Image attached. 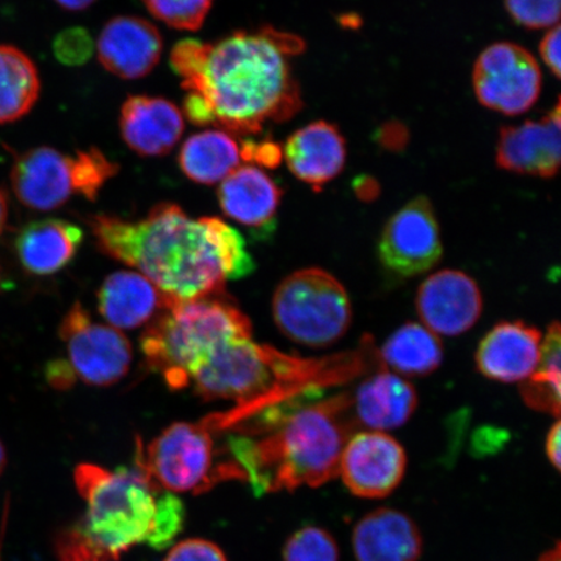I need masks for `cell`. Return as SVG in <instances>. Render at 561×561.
Wrapping results in <instances>:
<instances>
[{"instance_id":"obj_21","label":"cell","mask_w":561,"mask_h":561,"mask_svg":"<svg viewBox=\"0 0 561 561\" xmlns=\"http://www.w3.org/2000/svg\"><path fill=\"white\" fill-rule=\"evenodd\" d=\"M353 546L357 561H419L423 539L403 512L380 508L356 524Z\"/></svg>"},{"instance_id":"obj_16","label":"cell","mask_w":561,"mask_h":561,"mask_svg":"<svg viewBox=\"0 0 561 561\" xmlns=\"http://www.w3.org/2000/svg\"><path fill=\"white\" fill-rule=\"evenodd\" d=\"M98 59L110 73L136 80L152 72L163 53L157 26L142 18L118 16L104 25L96 42Z\"/></svg>"},{"instance_id":"obj_11","label":"cell","mask_w":561,"mask_h":561,"mask_svg":"<svg viewBox=\"0 0 561 561\" xmlns=\"http://www.w3.org/2000/svg\"><path fill=\"white\" fill-rule=\"evenodd\" d=\"M442 254L439 224L426 196H417L392 215L378 243L382 264L403 277L431 271Z\"/></svg>"},{"instance_id":"obj_20","label":"cell","mask_w":561,"mask_h":561,"mask_svg":"<svg viewBox=\"0 0 561 561\" xmlns=\"http://www.w3.org/2000/svg\"><path fill=\"white\" fill-rule=\"evenodd\" d=\"M350 398L356 425L383 433L403 426L419 402L415 388L390 370L366 378Z\"/></svg>"},{"instance_id":"obj_33","label":"cell","mask_w":561,"mask_h":561,"mask_svg":"<svg viewBox=\"0 0 561 561\" xmlns=\"http://www.w3.org/2000/svg\"><path fill=\"white\" fill-rule=\"evenodd\" d=\"M55 58L61 65L79 67L87 65L94 53V41L91 34L83 27H69L62 31L53 44Z\"/></svg>"},{"instance_id":"obj_37","label":"cell","mask_w":561,"mask_h":561,"mask_svg":"<svg viewBox=\"0 0 561 561\" xmlns=\"http://www.w3.org/2000/svg\"><path fill=\"white\" fill-rule=\"evenodd\" d=\"M46 378L53 388L67 390L73 385L76 376L68 362L55 360L46 368Z\"/></svg>"},{"instance_id":"obj_19","label":"cell","mask_w":561,"mask_h":561,"mask_svg":"<svg viewBox=\"0 0 561 561\" xmlns=\"http://www.w3.org/2000/svg\"><path fill=\"white\" fill-rule=\"evenodd\" d=\"M287 168L313 191H321L346 164L345 137L334 124L316 122L294 133L284 149Z\"/></svg>"},{"instance_id":"obj_42","label":"cell","mask_w":561,"mask_h":561,"mask_svg":"<svg viewBox=\"0 0 561 561\" xmlns=\"http://www.w3.org/2000/svg\"><path fill=\"white\" fill-rule=\"evenodd\" d=\"M5 466H7L5 448H4V445L2 444V440H0V476L3 474Z\"/></svg>"},{"instance_id":"obj_25","label":"cell","mask_w":561,"mask_h":561,"mask_svg":"<svg viewBox=\"0 0 561 561\" xmlns=\"http://www.w3.org/2000/svg\"><path fill=\"white\" fill-rule=\"evenodd\" d=\"M240 163V146L224 130H206L187 138L179 156L181 171L201 185L221 182Z\"/></svg>"},{"instance_id":"obj_17","label":"cell","mask_w":561,"mask_h":561,"mask_svg":"<svg viewBox=\"0 0 561 561\" xmlns=\"http://www.w3.org/2000/svg\"><path fill=\"white\" fill-rule=\"evenodd\" d=\"M542 333L523 321H504L483 336L476 354L477 369L490 380L524 382L539 362Z\"/></svg>"},{"instance_id":"obj_13","label":"cell","mask_w":561,"mask_h":561,"mask_svg":"<svg viewBox=\"0 0 561 561\" xmlns=\"http://www.w3.org/2000/svg\"><path fill=\"white\" fill-rule=\"evenodd\" d=\"M479 285L465 272L445 270L427 277L419 287L416 308L423 325L434 334L460 335L482 313Z\"/></svg>"},{"instance_id":"obj_15","label":"cell","mask_w":561,"mask_h":561,"mask_svg":"<svg viewBox=\"0 0 561 561\" xmlns=\"http://www.w3.org/2000/svg\"><path fill=\"white\" fill-rule=\"evenodd\" d=\"M560 103L541 122L504 126L496 163L508 172L551 179L559 171L561 151Z\"/></svg>"},{"instance_id":"obj_12","label":"cell","mask_w":561,"mask_h":561,"mask_svg":"<svg viewBox=\"0 0 561 561\" xmlns=\"http://www.w3.org/2000/svg\"><path fill=\"white\" fill-rule=\"evenodd\" d=\"M405 467L407 456L397 439L383 432L364 431L347 440L340 473L355 496L378 500L399 486Z\"/></svg>"},{"instance_id":"obj_2","label":"cell","mask_w":561,"mask_h":561,"mask_svg":"<svg viewBox=\"0 0 561 561\" xmlns=\"http://www.w3.org/2000/svg\"><path fill=\"white\" fill-rule=\"evenodd\" d=\"M301 50L294 35L264 27L236 32L216 44L184 39L171 66L186 93L208 105L216 126L231 136H257L265 125L290 121L301 95L289 56Z\"/></svg>"},{"instance_id":"obj_23","label":"cell","mask_w":561,"mask_h":561,"mask_svg":"<svg viewBox=\"0 0 561 561\" xmlns=\"http://www.w3.org/2000/svg\"><path fill=\"white\" fill-rule=\"evenodd\" d=\"M165 307L163 294L138 272L112 273L98 291V308L117 331L145 325Z\"/></svg>"},{"instance_id":"obj_18","label":"cell","mask_w":561,"mask_h":561,"mask_svg":"<svg viewBox=\"0 0 561 561\" xmlns=\"http://www.w3.org/2000/svg\"><path fill=\"white\" fill-rule=\"evenodd\" d=\"M184 128L180 108L164 98L136 95L123 104L122 136L139 157L167 156L179 144Z\"/></svg>"},{"instance_id":"obj_32","label":"cell","mask_w":561,"mask_h":561,"mask_svg":"<svg viewBox=\"0 0 561 561\" xmlns=\"http://www.w3.org/2000/svg\"><path fill=\"white\" fill-rule=\"evenodd\" d=\"M185 510L178 496L170 491H161L158 500L156 530L150 541L153 549H164L179 535L184 524Z\"/></svg>"},{"instance_id":"obj_24","label":"cell","mask_w":561,"mask_h":561,"mask_svg":"<svg viewBox=\"0 0 561 561\" xmlns=\"http://www.w3.org/2000/svg\"><path fill=\"white\" fill-rule=\"evenodd\" d=\"M81 228L68 221L47 219L21 229L15 249L21 265L35 276H48L66 268L82 243Z\"/></svg>"},{"instance_id":"obj_39","label":"cell","mask_w":561,"mask_h":561,"mask_svg":"<svg viewBox=\"0 0 561 561\" xmlns=\"http://www.w3.org/2000/svg\"><path fill=\"white\" fill-rule=\"evenodd\" d=\"M61 9L72 12H79L89 9L96 0H55Z\"/></svg>"},{"instance_id":"obj_27","label":"cell","mask_w":561,"mask_h":561,"mask_svg":"<svg viewBox=\"0 0 561 561\" xmlns=\"http://www.w3.org/2000/svg\"><path fill=\"white\" fill-rule=\"evenodd\" d=\"M41 93L38 69L19 48L0 45V124L30 114Z\"/></svg>"},{"instance_id":"obj_9","label":"cell","mask_w":561,"mask_h":561,"mask_svg":"<svg viewBox=\"0 0 561 561\" xmlns=\"http://www.w3.org/2000/svg\"><path fill=\"white\" fill-rule=\"evenodd\" d=\"M477 100L503 115L529 111L542 90V73L528 50L511 42L491 45L477 59L473 69Z\"/></svg>"},{"instance_id":"obj_26","label":"cell","mask_w":561,"mask_h":561,"mask_svg":"<svg viewBox=\"0 0 561 561\" xmlns=\"http://www.w3.org/2000/svg\"><path fill=\"white\" fill-rule=\"evenodd\" d=\"M385 366L401 377L433 374L444 359V347L437 334L417 322H410L389 336L380 351Z\"/></svg>"},{"instance_id":"obj_22","label":"cell","mask_w":561,"mask_h":561,"mask_svg":"<svg viewBox=\"0 0 561 561\" xmlns=\"http://www.w3.org/2000/svg\"><path fill=\"white\" fill-rule=\"evenodd\" d=\"M217 198L229 219L261 230L275 221L283 191L261 168L250 164L238 167L221 181Z\"/></svg>"},{"instance_id":"obj_5","label":"cell","mask_w":561,"mask_h":561,"mask_svg":"<svg viewBox=\"0 0 561 561\" xmlns=\"http://www.w3.org/2000/svg\"><path fill=\"white\" fill-rule=\"evenodd\" d=\"M75 483L87 511L56 536L59 561H117L133 547L150 541L164 490L137 460L116 471L83 462L75 469Z\"/></svg>"},{"instance_id":"obj_35","label":"cell","mask_w":561,"mask_h":561,"mask_svg":"<svg viewBox=\"0 0 561 561\" xmlns=\"http://www.w3.org/2000/svg\"><path fill=\"white\" fill-rule=\"evenodd\" d=\"M240 152L241 160L266 168L278 167L283 159V150L279 145L270 139L263 140V142H255L252 139L244 140Z\"/></svg>"},{"instance_id":"obj_10","label":"cell","mask_w":561,"mask_h":561,"mask_svg":"<svg viewBox=\"0 0 561 561\" xmlns=\"http://www.w3.org/2000/svg\"><path fill=\"white\" fill-rule=\"evenodd\" d=\"M59 335L67 347L76 378L91 386H111L128 374L133 351L117 329L98 324L80 304L62 319Z\"/></svg>"},{"instance_id":"obj_40","label":"cell","mask_w":561,"mask_h":561,"mask_svg":"<svg viewBox=\"0 0 561 561\" xmlns=\"http://www.w3.org/2000/svg\"><path fill=\"white\" fill-rule=\"evenodd\" d=\"M7 219H9V203L2 188H0V236L5 229Z\"/></svg>"},{"instance_id":"obj_38","label":"cell","mask_w":561,"mask_h":561,"mask_svg":"<svg viewBox=\"0 0 561 561\" xmlns=\"http://www.w3.org/2000/svg\"><path fill=\"white\" fill-rule=\"evenodd\" d=\"M546 454L553 468L559 471L561 459V425L560 421L551 426L546 438Z\"/></svg>"},{"instance_id":"obj_6","label":"cell","mask_w":561,"mask_h":561,"mask_svg":"<svg viewBox=\"0 0 561 561\" xmlns=\"http://www.w3.org/2000/svg\"><path fill=\"white\" fill-rule=\"evenodd\" d=\"M250 339L248 314L226 293H217L168 304L147 328L140 348L147 366L163 377L168 388L182 390L217 348Z\"/></svg>"},{"instance_id":"obj_29","label":"cell","mask_w":561,"mask_h":561,"mask_svg":"<svg viewBox=\"0 0 561 561\" xmlns=\"http://www.w3.org/2000/svg\"><path fill=\"white\" fill-rule=\"evenodd\" d=\"M151 15L179 31L201 30L214 0H142Z\"/></svg>"},{"instance_id":"obj_28","label":"cell","mask_w":561,"mask_h":561,"mask_svg":"<svg viewBox=\"0 0 561 561\" xmlns=\"http://www.w3.org/2000/svg\"><path fill=\"white\" fill-rule=\"evenodd\" d=\"M561 332L559 322H552L542 339L538 366L520 386L524 402L537 411L560 416Z\"/></svg>"},{"instance_id":"obj_7","label":"cell","mask_w":561,"mask_h":561,"mask_svg":"<svg viewBox=\"0 0 561 561\" xmlns=\"http://www.w3.org/2000/svg\"><path fill=\"white\" fill-rule=\"evenodd\" d=\"M216 434L203 420L175 423L146 448L138 442L136 460L170 493L202 494L221 482L244 481L227 445L216 444Z\"/></svg>"},{"instance_id":"obj_3","label":"cell","mask_w":561,"mask_h":561,"mask_svg":"<svg viewBox=\"0 0 561 561\" xmlns=\"http://www.w3.org/2000/svg\"><path fill=\"white\" fill-rule=\"evenodd\" d=\"M368 345L360 351L306 359L250 340L217 348L193 377L196 394L205 401H228L233 407L205 419L215 433L280 405L298 404L335 383H342L368 368Z\"/></svg>"},{"instance_id":"obj_30","label":"cell","mask_w":561,"mask_h":561,"mask_svg":"<svg viewBox=\"0 0 561 561\" xmlns=\"http://www.w3.org/2000/svg\"><path fill=\"white\" fill-rule=\"evenodd\" d=\"M284 561H340L339 546L327 530L308 526L287 541Z\"/></svg>"},{"instance_id":"obj_8","label":"cell","mask_w":561,"mask_h":561,"mask_svg":"<svg viewBox=\"0 0 561 561\" xmlns=\"http://www.w3.org/2000/svg\"><path fill=\"white\" fill-rule=\"evenodd\" d=\"M272 313L280 333L313 348L339 342L353 321L345 286L321 268L300 270L280 280Z\"/></svg>"},{"instance_id":"obj_31","label":"cell","mask_w":561,"mask_h":561,"mask_svg":"<svg viewBox=\"0 0 561 561\" xmlns=\"http://www.w3.org/2000/svg\"><path fill=\"white\" fill-rule=\"evenodd\" d=\"M516 24L528 30L556 26L560 19V0H504Z\"/></svg>"},{"instance_id":"obj_34","label":"cell","mask_w":561,"mask_h":561,"mask_svg":"<svg viewBox=\"0 0 561 561\" xmlns=\"http://www.w3.org/2000/svg\"><path fill=\"white\" fill-rule=\"evenodd\" d=\"M164 561H228L220 547L205 539H187L175 545Z\"/></svg>"},{"instance_id":"obj_41","label":"cell","mask_w":561,"mask_h":561,"mask_svg":"<svg viewBox=\"0 0 561 561\" xmlns=\"http://www.w3.org/2000/svg\"><path fill=\"white\" fill-rule=\"evenodd\" d=\"M539 561H561L560 559V543L558 542L556 547H553L552 550L547 551L543 553L541 559Z\"/></svg>"},{"instance_id":"obj_36","label":"cell","mask_w":561,"mask_h":561,"mask_svg":"<svg viewBox=\"0 0 561 561\" xmlns=\"http://www.w3.org/2000/svg\"><path fill=\"white\" fill-rule=\"evenodd\" d=\"M560 25L558 24L545 35L541 46H539V53H541L545 65L550 68L558 79L560 77Z\"/></svg>"},{"instance_id":"obj_4","label":"cell","mask_w":561,"mask_h":561,"mask_svg":"<svg viewBox=\"0 0 561 561\" xmlns=\"http://www.w3.org/2000/svg\"><path fill=\"white\" fill-rule=\"evenodd\" d=\"M357 430L348 394L297 407L254 436L228 433L226 445L255 495L319 488L340 474Z\"/></svg>"},{"instance_id":"obj_14","label":"cell","mask_w":561,"mask_h":561,"mask_svg":"<svg viewBox=\"0 0 561 561\" xmlns=\"http://www.w3.org/2000/svg\"><path fill=\"white\" fill-rule=\"evenodd\" d=\"M11 184L25 207L58 209L77 194L75 157L46 146L26 151L12 167Z\"/></svg>"},{"instance_id":"obj_1","label":"cell","mask_w":561,"mask_h":561,"mask_svg":"<svg viewBox=\"0 0 561 561\" xmlns=\"http://www.w3.org/2000/svg\"><path fill=\"white\" fill-rule=\"evenodd\" d=\"M87 222L98 249L151 280L167 305L224 293L227 280L255 268L236 229L217 217L194 219L174 203L138 221L101 214Z\"/></svg>"}]
</instances>
